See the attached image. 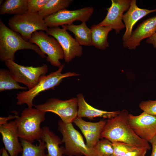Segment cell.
Instances as JSON below:
<instances>
[{"label": "cell", "instance_id": "cell-15", "mask_svg": "<svg viewBox=\"0 0 156 156\" xmlns=\"http://www.w3.org/2000/svg\"><path fill=\"white\" fill-rule=\"evenodd\" d=\"M156 32V16L149 18L139 25L132 31L129 39L123 42L124 48L135 49L143 39L148 38Z\"/></svg>", "mask_w": 156, "mask_h": 156}, {"label": "cell", "instance_id": "cell-8", "mask_svg": "<svg viewBox=\"0 0 156 156\" xmlns=\"http://www.w3.org/2000/svg\"><path fill=\"white\" fill-rule=\"evenodd\" d=\"M34 106L35 108L45 113L51 112L56 114L65 123H72L77 116V97L65 100L51 98L43 103Z\"/></svg>", "mask_w": 156, "mask_h": 156}, {"label": "cell", "instance_id": "cell-37", "mask_svg": "<svg viewBox=\"0 0 156 156\" xmlns=\"http://www.w3.org/2000/svg\"><path fill=\"white\" fill-rule=\"evenodd\" d=\"M115 156L114 155H110V156Z\"/></svg>", "mask_w": 156, "mask_h": 156}, {"label": "cell", "instance_id": "cell-20", "mask_svg": "<svg viewBox=\"0 0 156 156\" xmlns=\"http://www.w3.org/2000/svg\"><path fill=\"white\" fill-rule=\"evenodd\" d=\"M62 27L74 34L75 39L80 45L92 46L91 30L87 26L86 22H82L77 25L73 23Z\"/></svg>", "mask_w": 156, "mask_h": 156}, {"label": "cell", "instance_id": "cell-10", "mask_svg": "<svg viewBox=\"0 0 156 156\" xmlns=\"http://www.w3.org/2000/svg\"><path fill=\"white\" fill-rule=\"evenodd\" d=\"M94 11V8L92 7L75 10L64 9L46 17L44 20L48 27L69 25L76 21L86 22L89 20Z\"/></svg>", "mask_w": 156, "mask_h": 156}, {"label": "cell", "instance_id": "cell-9", "mask_svg": "<svg viewBox=\"0 0 156 156\" xmlns=\"http://www.w3.org/2000/svg\"><path fill=\"white\" fill-rule=\"evenodd\" d=\"M35 44L41 51L47 55V60L51 65L60 67V60L64 59L63 50L58 41L53 37L48 34L44 31H38L34 32L28 41Z\"/></svg>", "mask_w": 156, "mask_h": 156}, {"label": "cell", "instance_id": "cell-12", "mask_svg": "<svg viewBox=\"0 0 156 156\" xmlns=\"http://www.w3.org/2000/svg\"><path fill=\"white\" fill-rule=\"evenodd\" d=\"M128 120L131 127L141 139L149 142L156 134V116L143 112L137 116L129 114Z\"/></svg>", "mask_w": 156, "mask_h": 156}, {"label": "cell", "instance_id": "cell-32", "mask_svg": "<svg viewBox=\"0 0 156 156\" xmlns=\"http://www.w3.org/2000/svg\"><path fill=\"white\" fill-rule=\"evenodd\" d=\"M19 116L18 113L16 112L15 113V115H9L8 116L6 117H0V125H2L8 122V120L14 118L16 119L19 117Z\"/></svg>", "mask_w": 156, "mask_h": 156}, {"label": "cell", "instance_id": "cell-16", "mask_svg": "<svg viewBox=\"0 0 156 156\" xmlns=\"http://www.w3.org/2000/svg\"><path fill=\"white\" fill-rule=\"evenodd\" d=\"M156 12V8L151 10L138 7L136 0H131L128 10L124 14L122 18L125 25L126 30L122 37L123 42L127 41L130 38L133 27L140 20L147 15Z\"/></svg>", "mask_w": 156, "mask_h": 156}, {"label": "cell", "instance_id": "cell-31", "mask_svg": "<svg viewBox=\"0 0 156 156\" xmlns=\"http://www.w3.org/2000/svg\"><path fill=\"white\" fill-rule=\"evenodd\" d=\"M148 150L145 147H136L126 153L124 156H145Z\"/></svg>", "mask_w": 156, "mask_h": 156}, {"label": "cell", "instance_id": "cell-33", "mask_svg": "<svg viewBox=\"0 0 156 156\" xmlns=\"http://www.w3.org/2000/svg\"><path fill=\"white\" fill-rule=\"evenodd\" d=\"M149 142L151 144L152 148L151 156H156V134Z\"/></svg>", "mask_w": 156, "mask_h": 156}, {"label": "cell", "instance_id": "cell-27", "mask_svg": "<svg viewBox=\"0 0 156 156\" xmlns=\"http://www.w3.org/2000/svg\"><path fill=\"white\" fill-rule=\"evenodd\" d=\"M139 107L144 112L156 116V100L142 101Z\"/></svg>", "mask_w": 156, "mask_h": 156}, {"label": "cell", "instance_id": "cell-24", "mask_svg": "<svg viewBox=\"0 0 156 156\" xmlns=\"http://www.w3.org/2000/svg\"><path fill=\"white\" fill-rule=\"evenodd\" d=\"M27 87L20 86L11 77L9 70L1 69L0 70V92L12 90H27Z\"/></svg>", "mask_w": 156, "mask_h": 156}, {"label": "cell", "instance_id": "cell-3", "mask_svg": "<svg viewBox=\"0 0 156 156\" xmlns=\"http://www.w3.org/2000/svg\"><path fill=\"white\" fill-rule=\"evenodd\" d=\"M45 113L35 107H28L22 111L21 115L15 120L20 139L32 143L36 140H41L43 131L40 125L45 120Z\"/></svg>", "mask_w": 156, "mask_h": 156}, {"label": "cell", "instance_id": "cell-35", "mask_svg": "<svg viewBox=\"0 0 156 156\" xmlns=\"http://www.w3.org/2000/svg\"><path fill=\"white\" fill-rule=\"evenodd\" d=\"M1 156H9L7 152V151L4 147L1 148Z\"/></svg>", "mask_w": 156, "mask_h": 156}, {"label": "cell", "instance_id": "cell-28", "mask_svg": "<svg viewBox=\"0 0 156 156\" xmlns=\"http://www.w3.org/2000/svg\"><path fill=\"white\" fill-rule=\"evenodd\" d=\"M49 0H28L27 11L38 12L44 7Z\"/></svg>", "mask_w": 156, "mask_h": 156}, {"label": "cell", "instance_id": "cell-6", "mask_svg": "<svg viewBox=\"0 0 156 156\" xmlns=\"http://www.w3.org/2000/svg\"><path fill=\"white\" fill-rule=\"evenodd\" d=\"M10 28L19 34L27 41L31 38L32 34L38 31H47L49 27L38 12H27L14 15L9 19Z\"/></svg>", "mask_w": 156, "mask_h": 156}, {"label": "cell", "instance_id": "cell-21", "mask_svg": "<svg viewBox=\"0 0 156 156\" xmlns=\"http://www.w3.org/2000/svg\"><path fill=\"white\" fill-rule=\"evenodd\" d=\"M28 0H6L1 5L0 14L17 15L27 11Z\"/></svg>", "mask_w": 156, "mask_h": 156}, {"label": "cell", "instance_id": "cell-7", "mask_svg": "<svg viewBox=\"0 0 156 156\" xmlns=\"http://www.w3.org/2000/svg\"><path fill=\"white\" fill-rule=\"evenodd\" d=\"M12 77L18 83L23 84L28 90L34 87L38 82L41 77L48 72L47 65L44 64L36 67L25 66L9 60L5 62Z\"/></svg>", "mask_w": 156, "mask_h": 156}, {"label": "cell", "instance_id": "cell-1", "mask_svg": "<svg viewBox=\"0 0 156 156\" xmlns=\"http://www.w3.org/2000/svg\"><path fill=\"white\" fill-rule=\"evenodd\" d=\"M129 114L127 110L123 109L116 116L108 119L101 133V138L112 143L123 142L150 150L151 147L149 142L138 136L130 126L128 120Z\"/></svg>", "mask_w": 156, "mask_h": 156}, {"label": "cell", "instance_id": "cell-30", "mask_svg": "<svg viewBox=\"0 0 156 156\" xmlns=\"http://www.w3.org/2000/svg\"><path fill=\"white\" fill-rule=\"evenodd\" d=\"M107 121L101 120L97 122H88V132L101 135Z\"/></svg>", "mask_w": 156, "mask_h": 156}, {"label": "cell", "instance_id": "cell-22", "mask_svg": "<svg viewBox=\"0 0 156 156\" xmlns=\"http://www.w3.org/2000/svg\"><path fill=\"white\" fill-rule=\"evenodd\" d=\"M38 144L35 145L25 140L20 139L22 147L21 156H47L45 151L46 148L44 142L41 140Z\"/></svg>", "mask_w": 156, "mask_h": 156}, {"label": "cell", "instance_id": "cell-23", "mask_svg": "<svg viewBox=\"0 0 156 156\" xmlns=\"http://www.w3.org/2000/svg\"><path fill=\"white\" fill-rule=\"evenodd\" d=\"M73 1L72 0H49L43 8L38 13L44 19L60 10L66 9Z\"/></svg>", "mask_w": 156, "mask_h": 156}, {"label": "cell", "instance_id": "cell-14", "mask_svg": "<svg viewBox=\"0 0 156 156\" xmlns=\"http://www.w3.org/2000/svg\"><path fill=\"white\" fill-rule=\"evenodd\" d=\"M0 133L4 148L10 156H17L22 153V147L19 141L18 128L15 120L0 125Z\"/></svg>", "mask_w": 156, "mask_h": 156}, {"label": "cell", "instance_id": "cell-29", "mask_svg": "<svg viewBox=\"0 0 156 156\" xmlns=\"http://www.w3.org/2000/svg\"><path fill=\"white\" fill-rule=\"evenodd\" d=\"M86 140V144L90 148H93L101 138V134L89 132L83 133Z\"/></svg>", "mask_w": 156, "mask_h": 156}, {"label": "cell", "instance_id": "cell-11", "mask_svg": "<svg viewBox=\"0 0 156 156\" xmlns=\"http://www.w3.org/2000/svg\"><path fill=\"white\" fill-rule=\"evenodd\" d=\"M46 33L59 43L64 52L65 62L69 63L75 57L82 55V46L65 29L59 27H49Z\"/></svg>", "mask_w": 156, "mask_h": 156}, {"label": "cell", "instance_id": "cell-18", "mask_svg": "<svg viewBox=\"0 0 156 156\" xmlns=\"http://www.w3.org/2000/svg\"><path fill=\"white\" fill-rule=\"evenodd\" d=\"M43 135L41 140L44 141L47 150V156H64V147H60L63 143L62 140L51 130L47 126L42 127Z\"/></svg>", "mask_w": 156, "mask_h": 156}, {"label": "cell", "instance_id": "cell-4", "mask_svg": "<svg viewBox=\"0 0 156 156\" xmlns=\"http://www.w3.org/2000/svg\"><path fill=\"white\" fill-rule=\"evenodd\" d=\"M64 66V64H62L57 70L47 75L42 76L38 82L33 88L17 93L16 104L20 105L26 104L28 107H33L34 106L33 103L34 99L40 93L50 89H54L65 78L79 75L76 73L70 72L62 73Z\"/></svg>", "mask_w": 156, "mask_h": 156}, {"label": "cell", "instance_id": "cell-17", "mask_svg": "<svg viewBox=\"0 0 156 156\" xmlns=\"http://www.w3.org/2000/svg\"><path fill=\"white\" fill-rule=\"evenodd\" d=\"M77 98L78 107L77 117H86L92 119L100 117L110 119L117 116L120 111H107L96 108L87 103L81 93L78 94Z\"/></svg>", "mask_w": 156, "mask_h": 156}, {"label": "cell", "instance_id": "cell-5", "mask_svg": "<svg viewBox=\"0 0 156 156\" xmlns=\"http://www.w3.org/2000/svg\"><path fill=\"white\" fill-rule=\"evenodd\" d=\"M58 129L62 135L65 147L64 155L68 156H97L94 148L88 147L79 132L72 123H65L61 120L57 123Z\"/></svg>", "mask_w": 156, "mask_h": 156}, {"label": "cell", "instance_id": "cell-34", "mask_svg": "<svg viewBox=\"0 0 156 156\" xmlns=\"http://www.w3.org/2000/svg\"><path fill=\"white\" fill-rule=\"evenodd\" d=\"M146 42L148 44H152L153 47L156 48V32L150 37L147 38Z\"/></svg>", "mask_w": 156, "mask_h": 156}, {"label": "cell", "instance_id": "cell-36", "mask_svg": "<svg viewBox=\"0 0 156 156\" xmlns=\"http://www.w3.org/2000/svg\"><path fill=\"white\" fill-rule=\"evenodd\" d=\"M3 2H4L3 0H1L0 1V5H1H1L3 3Z\"/></svg>", "mask_w": 156, "mask_h": 156}, {"label": "cell", "instance_id": "cell-13", "mask_svg": "<svg viewBox=\"0 0 156 156\" xmlns=\"http://www.w3.org/2000/svg\"><path fill=\"white\" fill-rule=\"evenodd\" d=\"M131 0H112L110 7L107 8V14L104 19L98 24L109 27L119 34L125 27L122 18L125 11L130 6Z\"/></svg>", "mask_w": 156, "mask_h": 156}, {"label": "cell", "instance_id": "cell-26", "mask_svg": "<svg viewBox=\"0 0 156 156\" xmlns=\"http://www.w3.org/2000/svg\"><path fill=\"white\" fill-rule=\"evenodd\" d=\"M112 143L114 151L113 155L115 156H124L126 153L136 147L120 142H114Z\"/></svg>", "mask_w": 156, "mask_h": 156}, {"label": "cell", "instance_id": "cell-25", "mask_svg": "<svg viewBox=\"0 0 156 156\" xmlns=\"http://www.w3.org/2000/svg\"><path fill=\"white\" fill-rule=\"evenodd\" d=\"M93 148L97 156H109L113 154L112 143L105 138L99 140Z\"/></svg>", "mask_w": 156, "mask_h": 156}, {"label": "cell", "instance_id": "cell-19", "mask_svg": "<svg viewBox=\"0 0 156 156\" xmlns=\"http://www.w3.org/2000/svg\"><path fill=\"white\" fill-rule=\"evenodd\" d=\"M92 46L102 50L109 47L108 36L112 29L109 27L93 25L90 27Z\"/></svg>", "mask_w": 156, "mask_h": 156}, {"label": "cell", "instance_id": "cell-2", "mask_svg": "<svg viewBox=\"0 0 156 156\" xmlns=\"http://www.w3.org/2000/svg\"><path fill=\"white\" fill-rule=\"evenodd\" d=\"M30 49L43 58L46 56L36 44L24 39L19 34L8 27L0 19V60L5 62L14 60L15 54L18 51Z\"/></svg>", "mask_w": 156, "mask_h": 156}]
</instances>
